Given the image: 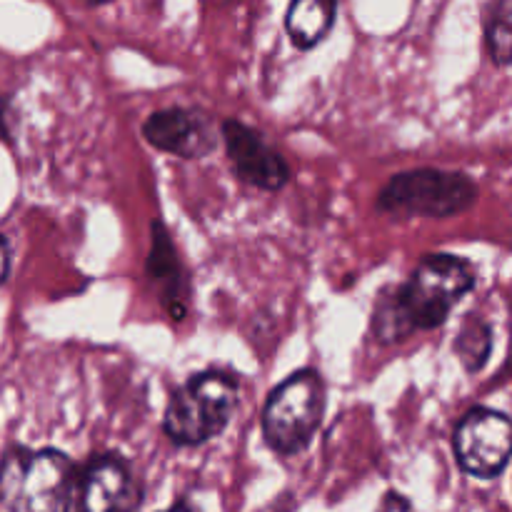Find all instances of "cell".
<instances>
[{
  "label": "cell",
  "instance_id": "4",
  "mask_svg": "<svg viewBox=\"0 0 512 512\" xmlns=\"http://www.w3.org/2000/svg\"><path fill=\"white\" fill-rule=\"evenodd\" d=\"M478 200V185L458 170L415 168L393 175L380 188L375 208L393 218L445 220L470 210Z\"/></svg>",
  "mask_w": 512,
  "mask_h": 512
},
{
  "label": "cell",
  "instance_id": "12",
  "mask_svg": "<svg viewBox=\"0 0 512 512\" xmlns=\"http://www.w3.org/2000/svg\"><path fill=\"white\" fill-rule=\"evenodd\" d=\"M455 355L468 373H480L493 353V328L488 320L468 315L455 338Z\"/></svg>",
  "mask_w": 512,
  "mask_h": 512
},
{
  "label": "cell",
  "instance_id": "3",
  "mask_svg": "<svg viewBox=\"0 0 512 512\" xmlns=\"http://www.w3.org/2000/svg\"><path fill=\"white\" fill-rule=\"evenodd\" d=\"M78 465L55 448L13 445L0 460V508L5 512H65Z\"/></svg>",
  "mask_w": 512,
  "mask_h": 512
},
{
  "label": "cell",
  "instance_id": "7",
  "mask_svg": "<svg viewBox=\"0 0 512 512\" xmlns=\"http://www.w3.org/2000/svg\"><path fill=\"white\" fill-rule=\"evenodd\" d=\"M453 453L463 473L498 478L512 458V420L493 408L468 410L455 425Z\"/></svg>",
  "mask_w": 512,
  "mask_h": 512
},
{
  "label": "cell",
  "instance_id": "8",
  "mask_svg": "<svg viewBox=\"0 0 512 512\" xmlns=\"http://www.w3.org/2000/svg\"><path fill=\"white\" fill-rule=\"evenodd\" d=\"M220 138L225 143L233 173L243 183L265 190V193H275L288 185L290 175H293L288 160L258 130L245 125L243 120L228 118L220 125Z\"/></svg>",
  "mask_w": 512,
  "mask_h": 512
},
{
  "label": "cell",
  "instance_id": "10",
  "mask_svg": "<svg viewBox=\"0 0 512 512\" xmlns=\"http://www.w3.org/2000/svg\"><path fill=\"white\" fill-rule=\"evenodd\" d=\"M145 270H148V278L153 280V285L160 288L170 318L183 320L185 313H188L190 285L185 280L183 265H180L178 253H175L168 228L160 220L150 223V253Z\"/></svg>",
  "mask_w": 512,
  "mask_h": 512
},
{
  "label": "cell",
  "instance_id": "2",
  "mask_svg": "<svg viewBox=\"0 0 512 512\" xmlns=\"http://www.w3.org/2000/svg\"><path fill=\"white\" fill-rule=\"evenodd\" d=\"M238 398L240 383L228 370L210 368L190 375L170 395L163 433L178 448H200L223 435L238 410Z\"/></svg>",
  "mask_w": 512,
  "mask_h": 512
},
{
  "label": "cell",
  "instance_id": "14",
  "mask_svg": "<svg viewBox=\"0 0 512 512\" xmlns=\"http://www.w3.org/2000/svg\"><path fill=\"white\" fill-rule=\"evenodd\" d=\"M378 512H415V508L403 493H398V490H388V493L383 495V503H380Z\"/></svg>",
  "mask_w": 512,
  "mask_h": 512
},
{
  "label": "cell",
  "instance_id": "1",
  "mask_svg": "<svg viewBox=\"0 0 512 512\" xmlns=\"http://www.w3.org/2000/svg\"><path fill=\"white\" fill-rule=\"evenodd\" d=\"M475 288L473 265L458 255H425L400 288L378 300L370 320L375 340L403 343L410 335L435 330Z\"/></svg>",
  "mask_w": 512,
  "mask_h": 512
},
{
  "label": "cell",
  "instance_id": "16",
  "mask_svg": "<svg viewBox=\"0 0 512 512\" xmlns=\"http://www.w3.org/2000/svg\"><path fill=\"white\" fill-rule=\"evenodd\" d=\"M165 512H203L200 508H195L193 503H188V500H180V503H175V505H170L168 510Z\"/></svg>",
  "mask_w": 512,
  "mask_h": 512
},
{
  "label": "cell",
  "instance_id": "5",
  "mask_svg": "<svg viewBox=\"0 0 512 512\" xmlns=\"http://www.w3.org/2000/svg\"><path fill=\"white\" fill-rule=\"evenodd\" d=\"M325 415V383L318 370L303 368L288 375L263 408V440L280 458L300 455L320 430Z\"/></svg>",
  "mask_w": 512,
  "mask_h": 512
},
{
  "label": "cell",
  "instance_id": "13",
  "mask_svg": "<svg viewBox=\"0 0 512 512\" xmlns=\"http://www.w3.org/2000/svg\"><path fill=\"white\" fill-rule=\"evenodd\" d=\"M485 45L498 68L512 65V0L490 5L485 18Z\"/></svg>",
  "mask_w": 512,
  "mask_h": 512
},
{
  "label": "cell",
  "instance_id": "15",
  "mask_svg": "<svg viewBox=\"0 0 512 512\" xmlns=\"http://www.w3.org/2000/svg\"><path fill=\"white\" fill-rule=\"evenodd\" d=\"M8 275H10V245L8 240L0 235V285L8 280Z\"/></svg>",
  "mask_w": 512,
  "mask_h": 512
},
{
  "label": "cell",
  "instance_id": "9",
  "mask_svg": "<svg viewBox=\"0 0 512 512\" xmlns=\"http://www.w3.org/2000/svg\"><path fill=\"white\" fill-rule=\"evenodd\" d=\"M143 138L160 153L183 160L208 158L218 145L215 120L200 108H163L145 118Z\"/></svg>",
  "mask_w": 512,
  "mask_h": 512
},
{
  "label": "cell",
  "instance_id": "11",
  "mask_svg": "<svg viewBox=\"0 0 512 512\" xmlns=\"http://www.w3.org/2000/svg\"><path fill=\"white\" fill-rule=\"evenodd\" d=\"M338 5L330 0H298L288 8L285 15V30L295 48L310 50L325 40V35L333 30Z\"/></svg>",
  "mask_w": 512,
  "mask_h": 512
},
{
  "label": "cell",
  "instance_id": "6",
  "mask_svg": "<svg viewBox=\"0 0 512 512\" xmlns=\"http://www.w3.org/2000/svg\"><path fill=\"white\" fill-rule=\"evenodd\" d=\"M143 485L128 460L118 453H98L75 468L65 512H138Z\"/></svg>",
  "mask_w": 512,
  "mask_h": 512
}]
</instances>
